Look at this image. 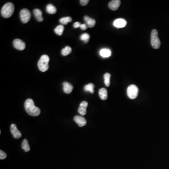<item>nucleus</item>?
Segmentation results:
<instances>
[{"instance_id":"nucleus-26","label":"nucleus","mask_w":169,"mask_h":169,"mask_svg":"<svg viewBox=\"0 0 169 169\" xmlns=\"http://www.w3.org/2000/svg\"><path fill=\"white\" fill-rule=\"evenodd\" d=\"M6 157H7V154L3 151L1 150H0V159L3 160V159H5Z\"/></svg>"},{"instance_id":"nucleus-21","label":"nucleus","mask_w":169,"mask_h":169,"mask_svg":"<svg viewBox=\"0 0 169 169\" xmlns=\"http://www.w3.org/2000/svg\"><path fill=\"white\" fill-rule=\"evenodd\" d=\"M22 148L26 152H29L30 150V147L28 144V141L27 139H24L23 140L22 143Z\"/></svg>"},{"instance_id":"nucleus-16","label":"nucleus","mask_w":169,"mask_h":169,"mask_svg":"<svg viewBox=\"0 0 169 169\" xmlns=\"http://www.w3.org/2000/svg\"><path fill=\"white\" fill-rule=\"evenodd\" d=\"M33 14L35 17L37 19L38 21L42 22L43 20V17H42V13L40 9H36L33 10Z\"/></svg>"},{"instance_id":"nucleus-12","label":"nucleus","mask_w":169,"mask_h":169,"mask_svg":"<svg viewBox=\"0 0 169 169\" xmlns=\"http://www.w3.org/2000/svg\"><path fill=\"white\" fill-rule=\"evenodd\" d=\"M74 120L76 122L80 127H84L87 124V120L85 118L80 116H75Z\"/></svg>"},{"instance_id":"nucleus-14","label":"nucleus","mask_w":169,"mask_h":169,"mask_svg":"<svg viewBox=\"0 0 169 169\" xmlns=\"http://www.w3.org/2000/svg\"><path fill=\"white\" fill-rule=\"evenodd\" d=\"M63 90L64 93L67 94L71 93L73 90V87L69 83L64 82L63 83Z\"/></svg>"},{"instance_id":"nucleus-9","label":"nucleus","mask_w":169,"mask_h":169,"mask_svg":"<svg viewBox=\"0 0 169 169\" xmlns=\"http://www.w3.org/2000/svg\"><path fill=\"white\" fill-rule=\"evenodd\" d=\"M127 22L124 19H118L115 20L113 22V25L117 28L125 27L127 25Z\"/></svg>"},{"instance_id":"nucleus-11","label":"nucleus","mask_w":169,"mask_h":169,"mask_svg":"<svg viewBox=\"0 0 169 169\" xmlns=\"http://www.w3.org/2000/svg\"><path fill=\"white\" fill-rule=\"evenodd\" d=\"M121 4L120 0H113L109 2V7L112 11H117Z\"/></svg>"},{"instance_id":"nucleus-17","label":"nucleus","mask_w":169,"mask_h":169,"mask_svg":"<svg viewBox=\"0 0 169 169\" xmlns=\"http://www.w3.org/2000/svg\"><path fill=\"white\" fill-rule=\"evenodd\" d=\"M99 95L101 100H106L108 98V91L106 88H101L99 91Z\"/></svg>"},{"instance_id":"nucleus-6","label":"nucleus","mask_w":169,"mask_h":169,"mask_svg":"<svg viewBox=\"0 0 169 169\" xmlns=\"http://www.w3.org/2000/svg\"><path fill=\"white\" fill-rule=\"evenodd\" d=\"M20 17L22 22L24 24H27L31 19V12L27 9H22L20 11Z\"/></svg>"},{"instance_id":"nucleus-22","label":"nucleus","mask_w":169,"mask_h":169,"mask_svg":"<svg viewBox=\"0 0 169 169\" xmlns=\"http://www.w3.org/2000/svg\"><path fill=\"white\" fill-rule=\"evenodd\" d=\"M111 75L109 73H106L103 76L104 78V83L106 87H109L110 85V79H111Z\"/></svg>"},{"instance_id":"nucleus-25","label":"nucleus","mask_w":169,"mask_h":169,"mask_svg":"<svg viewBox=\"0 0 169 169\" xmlns=\"http://www.w3.org/2000/svg\"><path fill=\"white\" fill-rule=\"evenodd\" d=\"M80 39L81 40L84 41V42L87 43L90 39V35L88 33H83L80 36Z\"/></svg>"},{"instance_id":"nucleus-19","label":"nucleus","mask_w":169,"mask_h":169,"mask_svg":"<svg viewBox=\"0 0 169 169\" xmlns=\"http://www.w3.org/2000/svg\"><path fill=\"white\" fill-rule=\"evenodd\" d=\"M64 27L63 25H58L54 30L55 33L59 36H61L64 31Z\"/></svg>"},{"instance_id":"nucleus-4","label":"nucleus","mask_w":169,"mask_h":169,"mask_svg":"<svg viewBox=\"0 0 169 169\" xmlns=\"http://www.w3.org/2000/svg\"><path fill=\"white\" fill-rule=\"evenodd\" d=\"M151 44L154 49H158L161 46V41L158 37V31L156 29L152 30L151 34Z\"/></svg>"},{"instance_id":"nucleus-5","label":"nucleus","mask_w":169,"mask_h":169,"mask_svg":"<svg viewBox=\"0 0 169 169\" xmlns=\"http://www.w3.org/2000/svg\"><path fill=\"white\" fill-rule=\"evenodd\" d=\"M139 89L135 85H129L127 89V94L129 98L135 99L138 95Z\"/></svg>"},{"instance_id":"nucleus-8","label":"nucleus","mask_w":169,"mask_h":169,"mask_svg":"<svg viewBox=\"0 0 169 169\" xmlns=\"http://www.w3.org/2000/svg\"><path fill=\"white\" fill-rule=\"evenodd\" d=\"M14 47L19 50L22 51L25 48V43L20 39H15L13 41Z\"/></svg>"},{"instance_id":"nucleus-18","label":"nucleus","mask_w":169,"mask_h":169,"mask_svg":"<svg viewBox=\"0 0 169 169\" xmlns=\"http://www.w3.org/2000/svg\"><path fill=\"white\" fill-rule=\"evenodd\" d=\"M46 11L50 14H54L56 13L57 9L55 6L51 4H49L46 7Z\"/></svg>"},{"instance_id":"nucleus-2","label":"nucleus","mask_w":169,"mask_h":169,"mask_svg":"<svg viewBox=\"0 0 169 169\" xmlns=\"http://www.w3.org/2000/svg\"><path fill=\"white\" fill-rule=\"evenodd\" d=\"M15 9L14 4L11 3H7L1 9V14L4 18H9L13 14Z\"/></svg>"},{"instance_id":"nucleus-23","label":"nucleus","mask_w":169,"mask_h":169,"mask_svg":"<svg viewBox=\"0 0 169 169\" xmlns=\"http://www.w3.org/2000/svg\"><path fill=\"white\" fill-rule=\"evenodd\" d=\"M72 51V49L69 46H66L64 48H63L61 51L62 55L63 56H66L69 55Z\"/></svg>"},{"instance_id":"nucleus-28","label":"nucleus","mask_w":169,"mask_h":169,"mask_svg":"<svg viewBox=\"0 0 169 169\" xmlns=\"http://www.w3.org/2000/svg\"><path fill=\"white\" fill-rule=\"evenodd\" d=\"M80 29H81L83 31H85L86 30L87 28V24H81L80 27Z\"/></svg>"},{"instance_id":"nucleus-20","label":"nucleus","mask_w":169,"mask_h":169,"mask_svg":"<svg viewBox=\"0 0 169 169\" xmlns=\"http://www.w3.org/2000/svg\"><path fill=\"white\" fill-rule=\"evenodd\" d=\"M94 88H95V85L93 83H90L85 85L84 87V90L86 92H90L91 93H94Z\"/></svg>"},{"instance_id":"nucleus-1","label":"nucleus","mask_w":169,"mask_h":169,"mask_svg":"<svg viewBox=\"0 0 169 169\" xmlns=\"http://www.w3.org/2000/svg\"><path fill=\"white\" fill-rule=\"evenodd\" d=\"M24 106L27 113L30 116L36 117L40 114V109L35 106L34 103L32 99H27L25 103Z\"/></svg>"},{"instance_id":"nucleus-29","label":"nucleus","mask_w":169,"mask_h":169,"mask_svg":"<svg viewBox=\"0 0 169 169\" xmlns=\"http://www.w3.org/2000/svg\"><path fill=\"white\" fill-rule=\"evenodd\" d=\"M81 24L79 22H76L73 24V27L74 28H78L80 27Z\"/></svg>"},{"instance_id":"nucleus-10","label":"nucleus","mask_w":169,"mask_h":169,"mask_svg":"<svg viewBox=\"0 0 169 169\" xmlns=\"http://www.w3.org/2000/svg\"><path fill=\"white\" fill-rule=\"evenodd\" d=\"M88 103L86 101H83L80 103L78 109V112L82 116H85L87 114V108Z\"/></svg>"},{"instance_id":"nucleus-3","label":"nucleus","mask_w":169,"mask_h":169,"mask_svg":"<svg viewBox=\"0 0 169 169\" xmlns=\"http://www.w3.org/2000/svg\"><path fill=\"white\" fill-rule=\"evenodd\" d=\"M49 57L46 55H43L41 56L38 63V66L39 70L42 72H45L49 68L48 63Z\"/></svg>"},{"instance_id":"nucleus-15","label":"nucleus","mask_w":169,"mask_h":169,"mask_svg":"<svg viewBox=\"0 0 169 169\" xmlns=\"http://www.w3.org/2000/svg\"><path fill=\"white\" fill-rule=\"evenodd\" d=\"M100 55L103 58L109 57L111 55V51L109 48H102L100 50Z\"/></svg>"},{"instance_id":"nucleus-7","label":"nucleus","mask_w":169,"mask_h":169,"mask_svg":"<svg viewBox=\"0 0 169 169\" xmlns=\"http://www.w3.org/2000/svg\"><path fill=\"white\" fill-rule=\"evenodd\" d=\"M11 132L14 138L15 139H19L22 137V134L20 131L17 129L16 124H12L11 125Z\"/></svg>"},{"instance_id":"nucleus-27","label":"nucleus","mask_w":169,"mask_h":169,"mask_svg":"<svg viewBox=\"0 0 169 169\" xmlns=\"http://www.w3.org/2000/svg\"><path fill=\"white\" fill-rule=\"evenodd\" d=\"M89 1L88 0H81L80 1V3L81 5L83 6H85L87 5V4H88V2Z\"/></svg>"},{"instance_id":"nucleus-13","label":"nucleus","mask_w":169,"mask_h":169,"mask_svg":"<svg viewBox=\"0 0 169 169\" xmlns=\"http://www.w3.org/2000/svg\"><path fill=\"white\" fill-rule=\"evenodd\" d=\"M84 19L87 27H89V28H93L95 27V25L96 24V21L95 19L91 18L87 16L84 17Z\"/></svg>"},{"instance_id":"nucleus-24","label":"nucleus","mask_w":169,"mask_h":169,"mask_svg":"<svg viewBox=\"0 0 169 169\" xmlns=\"http://www.w3.org/2000/svg\"><path fill=\"white\" fill-rule=\"evenodd\" d=\"M72 21V19L70 17H63V18L60 19V20H59V22L62 25H66L68 24V23L71 22Z\"/></svg>"}]
</instances>
